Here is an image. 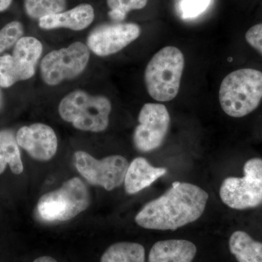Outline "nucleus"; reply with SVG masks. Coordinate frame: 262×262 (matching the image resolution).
I'll return each instance as SVG.
<instances>
[{
  "instance_id": "7ed1b4c3",
  "label": "nucleus",
  "mask_w": 262,
  "mask_h": 262,
  "mask_svg": "<svg viewBox=\"0 0 262 262\" xmlns=\"http://www.w3.org/2000/svg\"><path fill=\"white\" fill-rule=\"evenodd\" d=\"M184 68V56L179 48L167 46L155 53L144 72V82L149 96L160 102L177 97Z\"/></svg>"
},
{
  "instance_id": "6e6552de",
  "label": "nucleus",
  "mask_w": 262,
  "mask_h": 262,
  "mask_svg": "<svg viewBox=\"0 0 262 262\" xmlns=\"http://www.w3.org/2000/svg\"><path fill=\"white\" fill-rule=\"evenodd\" d=\"M42 45L37 38L22 37L13 47L12 54L0 56V86L11 87L32 78L42 56Z\"/></svg>"
},
{
  "instance_id": "393cba45",
  "label": "nucleus",
  "mask_w": 262,
  "mask_h": 262,
  "mask_svg": "<svg viewBox=\"0 0 262 262\" xmlns=\"http://www.w3.org/2000/svg\"><path fill=\"white\" fill-rule=\"evenodd\" d=\"M33 262H58L56 261L55 258L53 257H51V256H41V257H39L36 258Z\"/></svg>"
},
{
  "instance_id": "f257e3e1",
  "label": "nucleus",
  "mask_w": 262,
  "mask_h": 262,
  "mask_svg": "<svg viewBox=\"0 0 262 262\" xmlns=\"http://www.w3.org/2000/svg\"><path fill=\"white\" fill-rule=\"evenodd\" d=\"M208 198V193L198 186L175 182L163 195L146 203L135 222L144 229L176 230L201 218Z\"/></svg>"
},
{
  "instance_id": "2eb2a0df",
  "label": "nucleus",
  "mask_w": 262,
  "mask_h": 262,
  "mask_svg": "<svg viewBox=\"0 0 262 262\" xmlns=\"http://www.w3.org/2000/svg\"><path fill=\"white\" fill-rule=\"evenodd\" d=\"M166 173V168H156L144 158H136L129 164L125 175V192L129 194L141 192Z\"/></svg>"
},
{
  "instance_id": "aec40b11",
  "label": "nucleus",
  "mask_w": 262,
  "mask_h": 262,
  "mask_svg": "<svg viewBox=\"0 0 262 262\" xmlns=\"http://www.w3.org/2000/svg\"><path fill=\"white\" fill-rule=\"evenodd\" d=\"M24 27L18 20L10 22L0 30V56L5 51L14 47L23 37Z\"/></svg>"
},
{
  "instance_id": "f3484780",
  "label": "nucleus",
  "mask_w": 262,
  "mask_h": 262,
  "mask_svg": "<svg viewBox=\"0 0 262 262\" xmlns=\"http://www.w3.org/2000/svg\"><path fill=\"white\" fill-rule=\"evenodd\" d=\"M18 146L13 131L8 129L0 130V175L5 171L8 165L15 175L24 171Z\"/></svg>"
},
{
  "instance_id": "39448f33",
  "label": "nucleus",
  "mask_w": 262,
  "mask_h": 262,
  "mask_svg": "<svg viewBox=\"0 0 262 262\" xmlns=\"http://www.w3.org/2000/svg\"><path fill=\"white\" fill-rule=\"evenodd\" d=\"M89 189L78 177L67 181L61 188L43 194L37 203V211L47 222H66L87 209Z\"/></svg>"
},
{
  "instance_id": "b1692460",
  "label": "nucleus",
  "mask_w": 262,
  "mask_h": 262,
  "mask_svg": "<svg viewBox=\"0 0 262 262\" xmlns=\"http://www.w3.org/2000/svg\"><path fill=\"white\" fill-rule=\"evenodd\" d=\"M13 0H0V13L9 8Z\"/></svg>"
},
{
  "instance_id": "9d476101",
  "label": "nucleus",
  "mask_w": 262,
  "mask_h": 262,
  "mask_svg": "<svg viewBox=\"0 0 262 262\" xmlns=\"http://www.w3.org/2000/svg\"><path fill=\"white\" fill-rule=\"evenodd\" d=\"M170 122V115L165 105L145 103L139 113V125L134 133L136 149L149 152L159 148L168 134Z\"/></svg>"
},
{
  "instance_id": "1a4fd4ad",
  "label": "nucleus",
  "mask_w": 262,
  "mask_h": 262,
  "mask_svg": "<svg viewBox=\"0 0 262 262\" xmlns=\"http://www.w3.org/2000/svg\"><path fill=\"white\" fill-rule=\"evenodd\" d=\"M76 168L88 182L112 191L120 187L125 181L129 163L121 155H111L96 160L89 153H75Z\"/></svg>"
},
{
  "instance_id": "423d86ee",
  "label": "nucleus",
  "mask_w": 262,
  "mask_h": 262,
  "mask_svg": "<svg viewBox=\"0 0 262 262\" xmlns=\"http://www.w3.org/2000/svg\"><path fill=\"white\" fill-rule=\"evenodd\" d=\"M244 170L242 178L228 177L221 185V200L233 209H248L262 204V159L248 160Z\"/></svg>"
},
{
  "instance_id": "9b49d317",
  "label": "nucleus",
  "mask_w": 262,
  "mask_h": 262,
  "mask_svg": "<svg viewBox=\"0 0 262 262\" xmlns=\"http://www.w3.org/2000/svg\"><path fill=\"white\" fill-rule=\"evenodd\" d=\"M140 34V27L136 24H103L89 34L87 46L96 56H111L134 42Z\"/></svg>"
},
{
  "instance_id": "4be33fe9",
  "label": "nucleus",
  "mask_w": 262,
  "mask_h": 262,
  "mask_svg": "<svg viewBox=\"0 0 262 262\" xmlns=\"http://www.w3.org/2000/svg\"><path fill=\"white\" fill-rule=\"evenodd\" d=\"M110 10L126 15L134 10H140L147 4L148 0H106Z\"/></svg>"
},
{
  "instance_id": "5701e85b",
  "label": "nucleus",
  "mask_w": 262,
  "mask_h": 262,
  "mask_svg": "<svg viewBox=\"0 0 262 262\" xmlns=\"http://www.w3.org/2000/svg\"><path fill=\"white\" fill-rule=\"evenodd\" d=\"M246 42L262 56V23L251 27L246 34Z\"/></svg>"
},
{
  "instance_id": "f03ea898",
  "label": "nucleus",
  "mask_w": 262,
  "mask_h": 262,
  "mask_svg": "<svg viewBox=\"0 0 262 262\" xmlns=\"http://www.w3.org/2000/svg\"><path fill=\"white\" fill-rule=\"evenodd\" d=\"M220 102L227 115L239 118L249 115L262 100V72L241 69L226 76L221 83Z\"/></svg>"
},
{
  "instance_id": "412c9836",
  "label": "nucleus",
  "mask_w": 262,
  "mask_h": 262,
  "mask_svg": "<svg viewBox=\"0 0 262 262\" xmlns=\"http://www.w3.org/2000/svg\"><path fill=\"white\" fill-rule=\"evenodd\" d=\"M211 0H182L181 15L184 19L195 18L209 6Z\"/></svg>"
},
{
  "instance_id": "a878e982",
  "label": "nucleus",
  "mask_w": 262,
  "mask_h": 262,
  "mask_svg": "<svg viewBox=\"0 0 262 262\" xmlns=\"http://www.w3.org/2000/svg\"><path fill=\"white\" fill-rule=\"evenodd\" d=\"M4 106V99H3V95L1 91V86H0V111L3 110Z\"/></svg>"
},
{
  "instance_id": "a211bd4d",
  "label": "nucleus",
  "mask_w": 262,
  "mask_h": 262,
  "mask_svg": "<svg viewBox=\"0 0 262 262\" xmlns=\"http://www.w3.org/2000/svg\"><path fill=\"white\" fill-rule=\"evenodd\" d=\"M101 262H145V249L136 243H117L103 253Z\"/></svg>"
},
{
  "instance_id": "ddd939ff",
  "label": "nucleus",
  "mask_w": 262,
  "mask_h": 262,
  "mask_svg": "<svg viewBox=\"0 0 262 262\" xmlns=\"http://www.w3.org/2000/svg\"><path fill=\"white\" fill-rule=\"evenodd\" d=\"M94 18V8L89 4H81L67 11L43 17L38 20V24L46 30L66 28L81 31L89 27Z\"/></svg>"
},
{
  "instance_id": "4468645a",
  "label": "nucleus",
  "mask_w": 262,
  "mask_h": 262,
  "mask_svg": "<svg viewBox=\"0 0 262 262\" xmlns=\"http://www.w3.org/2000/svg\"><path fill=\"white\" fill-rule=\"evenodd\" d=\"M195 245L187 239H165L155 243L149 251V262H192Z\"/></svg>"
},
{
  "instance_id": "6ab92c4d",
  "label": "nucleus",
  "mask_w": 262,
  "mask_h": 262,
  "mask_svg": "<svg viewBox=\"0 0 262 262\" xmlns=\"http://www.w3.org/2000/svg\"><path fill=\"white\" fill-rule=\"evenodd\" d=\"M24 3L26 13L36 20L61 13L67 7V0H24Z\"/></svg>"
},
{
  "instance_id": "f8f14e48",
  "label": "nucleus",
  "mask_w": 262,
  "mask_h": 262,
  "mask_svg": "<svg viewBox=\"0 0 262 262\" xmlns=\"http://www.w3.org/2000/svg\"><path fill=\"white\" fill-rule=\"evenodd\" d=\"M15 137L18 146L39 161L52 159L58 149L56 133L46 124L34 123L20 127Z\"/></svg>"
},
{
  "instance_id": "0eeeda50",
  "label": "nucleus",
  "mask_w": 262,
  "mask_h": 262,
  "mask_svg": "<svg viewBox=\"0 0 262 262\" xmlns=\"http://www.w3.org/2000/svg\"><path fill=\"white\" fill-rule=\"evenodd\" d=\"M90 50L87 45L75 42L67 48L48 53L40 63L41 77L45 83L56 86L63 81L80 75L89 64Z\"/></svg>"
},
{
  "instance_id": "dca6fc26",
  "label": "nucleus",
  "mask_w": 262,
  "mask_h": 262,
  "mask_svg": "<svg viewBox=\"0 0 262 262\" xmlns=\"http://www.w3.org/2000/svg\"><path fill=\"white\" fill-rule=\"evenodd\" d=\"M230 252L238 262H262V243L244 231H236L229 241Z\"/></svg>"
},
{
  "instance_id": "20e7f679",
  "label": "nucleus",
  "mask_w": 262,
  "mask_h": 262,
  "mask_svg": "<svg viewBox=\"0 0 262 262\" xmlns=\"http://www.w3.org/2000/svg\"><path fill=\"white\" fill-rule=\"evenodd\" d=\"M111 101L103 96H92L81 90L64 96L58 106V113L64 121L76 129L102 132L110 122Z\"/></svg>"
}]
</instances>
